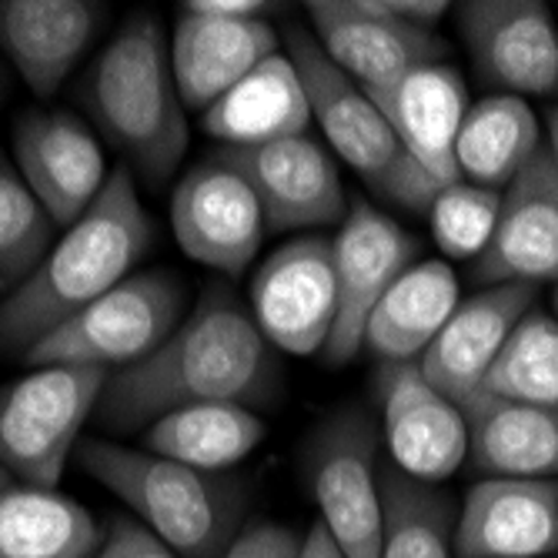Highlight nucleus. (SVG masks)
Here are the masks:
<instances>
[{
  "label": "nucleus",
  "mask_w": 558,
  "mask_h": 558,
  "mask_svg": "<svg viewBox=\"0 0 558 558\" xmlns=\"http://www.w3.org/2000/svg\"><path fill=\"white\" fill-rule=\"evenodd\" d=\"M271 351L255 318L225 288H211L158 351L108 375L94 422L134 432L191 404H251L271 388Z\"/></svg>",
  "instance_id": "1"
},
{
  "label": "nucleus",
  "mask_w": 558,
  "mask_h": 558,
  "mask_svg": "<svg viewBox=\"0 0 558 558\" xmlns=\"http://www.w3.org/2000/svg\"><path fill=\"white\" fill-rule=\"evenodd\" d=\"M147 244L150 218L134 191V171L121 165L44 262L0 301V351L24 359L40 338L131 278Z\"/></svg>",
  "instance_id": "2"
},
{
  "label": "nucleus",
  "mask_w": 558,
  "mask_h": 558,
  "mask_svg": "<svg viewBox=\"0 0 558 558\" xmlns=\"http://www.w3.org/2000/svg\"><path fill=\"white\" fill-rule=\"evenodd\" d=\"M84 105L150 187L165 184L184 161V100L158 17L137 14L111 37L87 74Z\"/></svg>",
  "instance_id": "3"
},
{
  "label": "nucleus",
  "mask_w": 558,
  "mask_h": 558,
  "mask_svg": "<svg viewBox=\"0 0 558 558\" xmlns=\"http://www.w3.org/2000/svg\"><path fill=\"white\" fill-rule=\"evenodd\" d=\"M74 459L181 558H221L234 542L238 492L215 472L105 438H81Z\"/></svg>",
  "instance_id": "4"
},
{
  "label": "nucleus",
  "mask_w": 558,
  "mask_h": 558,
  "mask_svg": "<svg viewBox=\"0 0 558 558\" xmlns=\"http://www.w3.org/2000/svg\"><path fill=\"white\" fill-rule=\"evenodd\" d=\"M288 58L301 74L304 94H308L312 121H318L335 155L395 205L412 211L432 208L441 184L401 147L368 90L354 84L325 54L322 44L301 27L288 34Z\"/></svg>",
  "instance_id": "5"
},
{
  "label": "nucleus",
  "mask_w": 558,
  "mask_h": 558,
  "mask_svg": "<svg viewBox=\"0 0 558 558\" xmlns=\"http://www.w3.org/2000/svg\"><path fill=\"white\" fill-rule=\"evenodd\" d=\"M184 301L187 291L171 271L131 275L71 322L40 338L24 354V362L31 368L71 365L100 368L108 375L124 372L178 331Z\"/></svg>",
  "instance_id": "6"
},
{
  "label": "nucleus",
  "mask_w": 558,
  "mask_h": 558,
  "mask_svg": "<svg viewBox=\"0 0 558 558\" xmlns=\"http://www.w3.org/2000/svg\"><path fill=\"white\" fill-rule=\"evenodd\" d=\"M105 385L100 368L47 365L0 388V469L21 485L58 488Z\"/></svg>",
  "instance_id": "7"
},
{
  "label": "nucleus",
  "mask_w": 558,
  "mask_h": 558,
  "mask_svg": "<svg viewBox=\"0 0 558 558\" xmlns=\"http://www.w3.org/2000/svg\"><path fill=\"white\" fill-rule=\"evenodd\" d=\"M251 318L268 344L298 359L325 351L338 318L331 241L304 234L281 244L251 278Z\"/></svg>",
  "instance_id": "8"
},
{
  "label": "nucleus",
  "mask_w": 558,
  "mask_h": 558,
  "mask_svg": "<svg viewBox=\"0 0 558 558\" xmlns=\"http://www.w3.org/2000/svg\"><path fill=\"white\" fill-rule=\"evenodd\" d=\"M312 492L322 512L318 525L344 558L381 555V469L375 465V428L365 412L348 409L322 428L312 454Z\"/></svg>",
  "instance_id": "9"
},
{
  "label": "nucleus",
  "mask_w": 558,
  "mask_h": 558,
  "mask_svg": "<svg viewBox=\"0 0 558 558\" xmlns=\"http://www.w3.org/2000/svg\"><path fill=\"white\" fill-rule=\"evenodd\" d=\"M265 211L251 181L218 150L174 187L171 228L184 255L221 275H244L265 238Z\"/></svg>",
  "instance_id": "10"
},
{
  "label": "nucleus",
  "mask_w": 558,
  "mask_h": 558,
  "mask_svg": "<svg viewBox=\"0 0 558 558\" xmlns=\"http://www.w3.org/2000/svg\"><path fill=\"white\" fill-rule=\"evenodd\" d=\"M315 40L365 90L385 87L448 54L445 37L395 11V0H315Z\"/></svg>",
  "instance_id": "11"
},
{
  "label": "nucleus",
  "mask_w": 558,
  "mask_h": 558,
  "mask_svg": "<svg viewBox=\"0 0 558 558\" xmlns=\"http://www.w3.org/2000/svg\"><path fill=\"white\" fill-rule=\"evenodd\" d=\"M338 275V318L325 344L331 365H348L365 348V328L385 291L415 265V238L368 201H354L331 241Z\"/></svg>",
  "instance_id": "12"
},
{
  "label": "nucleus",
  "mask_w": 558,
  "mask_h": 558,
  "mask_svg": "<svg viewBox=\"0 0 558 558\" xmlns=\"http://www.w3.org/2000/svg\"><path fill=\"white\" fill-rule=\"evenodd\" d=\"M381 428L391 465L425 485L451 478L469 459V422L462 404L445 398L418 362H381Z\"/></svg>",
  "instance_id": "13"
},
{
  "label": "nucleus",
  "mask_w": 558,
  "mask_h": 558,
  "mask_svg": "<svg viewBox=\"0 0 558 558\" xmlns=\"http://www.w3.org/2000/svg\"><path fill=\"white\" fill-rule=\"evenodd\" d=\"M11 155L58 228H71L111 178L94 131L68 111H24L11 131Z\"/></svg>",
  "instance_id": "14"
},
{
  "label": "nucleus",
  "mask_w": 558,
  "mask_h": 558,
  "mask_svg": "<svg viewBox=\"0 0 558 558\" xmlns=\"http://www.w3.org/2000/svg\"><path fill=\"white\" fill-rule=\"evenodd\" d=\"M459 31L492 87L512 97L558 90V31L538 0H469Z\"/></svg>",
  "instance_id": "15"
},
{
  "label": "nucleus",
  "mask_w": 558,
  "mask_h": 558,
  "mask_svg": "<svg viewBox=\"0 0 558 558\" xmlns=\"http://www.w3.org/2000/svg\"><path fill=\"white\" fill-rule=\"evenodd\" d=\"M225 158L251 181L265 221L278 231L322 228L344 218V187L328 147L308 134L258 147H221Z\"/></svg>",
  "instance_id": "16"
},
{
  "label": "nucleus",
  "mask_w": 558,
  "mask_h": 558,
  "mask_svg": "<svg viewBox=\"0 0 558 558\" xmlns=\"http://www.w3.org/2000/svg\"><path fill=\"white\" fill-rule=\"evenodd\" d=\"M485 284H538L558 278V171L542 147L525 171L501 191L492 241L475 258Z\"/></svg>",
  "instance_id": "17"
},
{
  "label": "nucleus",
  "mask_w": 558,
  "mask_h": 558,
  "mask_svg": "<svg viewBox=\"0 0 558 558\" xmlns=\"http://www.w3.org/2000/svg\"><path fill=\"white\" fill-rule=\"evenodd\" d=\"M558 551V485L548 478H482L469 488L459 522V558H542Z\"/></svg>",
  "instance_id": "18"
},
{
  "label": "nucleus",
  "mask_w": 558,
  "mask_h": 558,
  "mask_svg": "<svg viewBox=\"0 0 558 558\" xmlns=\"http://www.w3.org/2000/svg\"><path fill=\"white\" fill-rule=\"evenodd\" d=\"M532 284H488L485 291L459 301V308L418 359L422 375L445 398L465 404L475 391H482L501 344L532 312Z\"/></svg>",
  "instance_id": "19"
},
{
  "label": "nucleus",
  "mask_w": 558,
  "mask_h": 558,
  "mask_svg": "<svg viewBox=\"0 0 558 558\" xmlns=\"http://www.w3.org/2000/svg\"><path fill=\"white\" fill-rule=\"evenodd\" d=\"M168 47L181 100L208 111L238 81L278 54V34L265 17H215L181 8Z\"/></svg>",
  "instance_id": "20"
},
{
  "label": "nucleus",
  "mask_w": 558,
  "mask_h": 558,
  "mask_svg": "<svg viewBox=\"0 0 558 558\" xmlns=\"http://www.w3.org/2000/svg\"><path fill=\"white\" fill-rule=\"evenodd\" d=\"M368 97L422 171H428L441 187L462 181L454 141L469 114V90L459 68L445 61L428 64L368 90Z\"/></svg>",
  "instance_id": "21"
},
{
  "label": "nucleus",
  "mask_w": 558,
  "mask_h": 558,
  "mask_svg": "<svg viewBox=\"0 0 558 558\" xmlns=\"http://www.w3.org/2000/svg\"><path fill=\"white\" fill-rule=\"evenodd\" d=\"M97 24L100 4L90 0H0V50L47 97L77 68Z\"/></svg>",
  "instance_id": "22"
},
{
  "label": "nucleus",
  "mask_w": 558,
  "mask_h": 558,
  "mask_svg": "<svg viewBox=\"0 0 558 558\" xmlns=\"http://www.w3.org/2000/svg\"><path fill=\"white\" fill-rule=\"evenodd\" d=\"M469 462L485 478H558V409L475 391L465 404Z\"/></svg>",
  "instance_id": "23"
},
{
  "label": "nucleus",
  "mask_w": 558,
  "mask_h": 558,
  "mask_svg": "<svg viewBox=\"0 0 558 558\" xmlns=\"http://www.w3.org/2000/svg\"><path fill=\"white\" fill-rule=\"evenodd\" d=\"M312 124V105L291 58L275 54L238 81L201 118L205 134L225 147H258L304 134Z\"/></svg>",
  "instance_id": "24"
},
{
  "label": "nucleus",
  "mask_w": 558,
  "mask_h": 558,
  "mask_svg": "<svg viewBox=\"0 0 558 558\" xmlns=\"http://www.w3.org/2000/svg\"><path fill=\"white\" fill-rule=\"evenodd\" d=\"M459 301V278L445 262H418L378 301L365 328V348L381 362H418Z\"/></svg>",
  "instance_id": "25"
},
{
  "label": "nucleus",
  "mask_w": 558,
  "mask_h": 558,
  "mask_svg": "<svg viewBox=\"0 0 558 558\" xmlns=\"http://www.w3.org/2000/svg\"><path fill=\"white\" fill-rule=\"evenodd\" d=\"M105 529L58 488L11 482L0 492V558H90Z\"/></svg>",
  "instance_id": "26"
},
{
  "label": "nucleus",
  "mask_w": 558,
  "mask_h": 558,
  "mask_svg": "<svg viewBox=\"0 0 558 558\" xmlns=\"http://www.w3.org/2000/svg\"><path fill=\"white\" fill-rule=\"evenodd\" d=\"M542 147V128L525 97L492 94L469 108L454 141V161L462 181L505 191Z\"/></svg>",
  "instance_id": "27"
},
{
  "label": "nucleus",
  "mask_w": 558,
  "mask_h": 558,
  "mask_svg": "<svg viewBox=\"0 0 558 558\" xmlns=\"http://www.w3.org/2000/svg\"><path fill=\"white\" fill-rule=\"evenodd\" d=\"M265 438V422L234 401H211L178 409L155 425H147L144 445L147 451L165 454L171 462L221 472L244 462Z\"/></svg>",
  "instance_id": "28"
},
{
  "label": "nucleus",
  "mask_w": 558,
  "mask_h": 558,
  "mask_svg": "<svg viewBox=\"0 0 558 558\" xmlns=\"http://www.w3.org/2000/svg\"><path fill=\"white\" fill-rule=\"evenodd\" d=\"M381 555L378 558H451L459 505L438 485L415 482L395 465L381 469Z\"/></svg>",
  "instance_id": "29"
},
{
  "label": "nucleus",
  "mask_w": 558,
  "mask_h": 558,
  "mask_svg": "<svg viewBox=\"0 0 558 558\" xmlns=\"http://www.w3.org/2000/svg\"><path fill=\"white\" fill-rule=\"evenodd\" d=\"M482 391L558 409V318L529 312L501 344Z\"/></svg>",
  "instance_id": "30"
},
{
  "label": "nucleus",
  "mask_w": 558,
  "mask_h": 558,
  "mask_svg": "<svg viewBox=\"0 0 558 558\" xmlns=\"http://www.w3.org/2000/svg\"><path fill=\"white\" fill-rule=\"evenodd\" d=\"M58 225L47 218L11 158L0 150V288L8 294L44 262Z\"/></svg>",
  "instance_id": "31"
},
{
  "label": "nucleus",
  "mask_w": 558,
  "mask_h": 558,
  "mask_svg": "<svg viewBox=\"0 0 558 558\" xmlns=\"http://www.w3.org/2000/svg\"><path fill=\"white\" fill-rule=\"evenodd\" d=\"M501 211V191L454 181L432 201V234L448 258H478L492 241Z\"/></svg>",
  "instance_id": "32"
},
{
  "label": "nucleus",
  "mask_w": 558,
  "mask_h": 558,
  "mask_svg": "<svg viewBox=\"0 0 558 558\" xmlns=\"http://www.w3.org/2000/svg\"><path fill=\"white\" fill-rule=\"evenodd\" d=\"M90 558H181L174 548H168L155 532L144 529L137 519L118 515L111 519L105 542Z\"/></svg>",
  "instance_id": "33"
},
{
  "label": "nucleus",
  "mask_w": 558,
  "mask_h": 558,
  "mask_svg": "<svg viewBox=\"0 0 558 558\" xmlns=\"http://www.w3.org/2000/svg\"><path fill=\"white\" fill-rule=\"evenodd\" d=\"M301 538L284 525H251L241 532L221 558H298Z\"/></svg>",
  "instance_id": "34"
},
{
  "label": "nucleus",
  "mask_w": 558,
  "mask_h": 558,
  "mask_svg": "<svg viewBox=\"0 0 558 558\" xmlns=\"http://www.w3.org/2000/svg\"><path fill=\"white\" fill-rule=\"evenodd\" d=\"M181 8L197 14H215V17H265L271 11L262 0H187Z\"/></svg>",
  "instance_id": "35"
},
{
  "label": "nucleus",
  "mask_w": 558,
  "mask_h": 558,
  "mask_svg": "<svg viewBox=\"0 0 558 558\" xmlns=\"http://www.w3.org/2000/svg\"><path fill=\"white\" fill-rule=\"evenodd\" d=\"M298 558H344V551L331 542V535L315 522L308 529V535L301 538V548H298Z\"/></svg>",
  "instance_id": "36"
},
{
  "label": "nucleus",
  "mask_w": 558,
  "mask_h": 558,
  "mask_svg": "<svg viewBox=\"0 0 558 558\" xmlns=\"http://www.w3.org/2000/svg\"><path fill=\"white\" fill-rule=\"evenodd\" d=\"M548 155H551L555 171H558V108H555L551 118H548Z\"/></svg>",
  "instance_id": "37"
},
{
  "label": "nucleus",
  "mask_w": 558,
  "mask_h": 558,
  "mask_svg": "<svg viewBox=\"0 0 558 558\" xmlns=\"http://www.w3.org/2000/svg\"><path fill=\"white\" fill-rule=\"evenodd\" d=\"M11 482H14V478H11V475H8L4 469H0V492H4V488H8Z\"/></svg>",
  "instance_id": "38"
},
{
  "label": "nucleus",
  "mask_w": 558,
  "mask_h": 558,
  "mask_svg": "<svg viewBox=\"0 0 558 558\" xmlns=\"http://www.w3.org/2000/svg\"><path fill=\"white\" fill-rule=\"evenodd\" d=\"M555 318H558V284H555Z\"/></svg>",
  "instance_id": "39"
}]
</instances>
